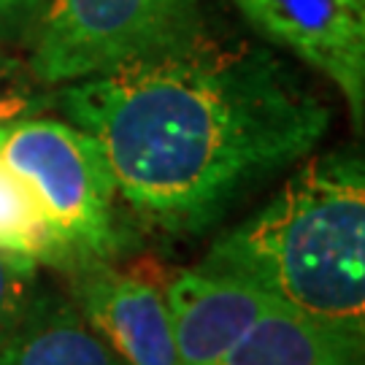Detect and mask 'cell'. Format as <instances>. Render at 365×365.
<instances>
[{"label":"cell","mask_w":365,"mask_h":365,"mask_svg":"<svg viewBox=\"0 0 365 365\" xmlns=\"http://www.w3.org/2000/svg\"><path fill=\"white\" fill-rule=\"evenodd\" d=\"M54 103L101 144L119 197L173 235L209 230L306 160L333 122V108L274 54L200 30L60 87Z\"/></svg>","instance_id":"cell-1"},{"label":"cell","mask_w":365,"mask_h":365,"mask_svg":"<svg viewBox=\"0 0 365 365\" xmlns=\"http://www.w3.org/2000/svg\"><path fill=\"white\" fill-rule=\"evenodd\" d=\"M200 271L365 336V163L357 146L303 163L211 244Z\"/></svg>","instance_id":"cell-2"},{"label":"cell","mask_w":365,"mask_h":365,"mask_svg":"<svg viewBox=\"0 0 365 365\" xmlns=\"http://www.w3.org/2000/svg\"><path fill=\"white\" fill-rule=\"evenodd\" d=\"M0 165L36 195L73 265L111 262L125 247L119 190L101 144L73 122L30 117L0 130Z\"/></svg>","instance_id":"cell-3"},{"label":"cell","mask_w":365,"mask_h":365,"mask_svg":"<svg viewBox=\"0 0 365 365\" xmlns=\"http://www.w3.org/2000/svg\"><path fill=\"white\" fill-rule=\"evenodd\" d=\"M203 0H49L30 71L46 87L101 76L200 30Z\"/></svg>","instance_id":"cell-4"},{"label":"cell","mask_w":365,"mask_h":365,"mask_svg":"<svg viewBox=\"0 0 365 365\" xmlns=\"http://www.w3.org/2000/svg\"><path fill=\"white\" fill-rule=\"evenodd\" d=\"M262 38L330 78L357 130L365 117V0H233Z\"/></svg>","instance_id":"cell-5"},{"label":"cell","mask_w":365,"mask_h":365,"mask_svg":"<svg viewBox=\"0 0 365 365\" xmlns=\"http://www.w3.org/2000/svg\"><path fill=\"white\" fill-rule=\"evenodd\" d=\"M71 300L125 365H182L163 292L144 279L81 262L71 271Z\"/></svg>","instance_id":"cell-6"},{"label":"cell","mask_w":365,"mask_h":365,"mask_svg":"<svg viewBox=\"0 0 365 365\" xmlns=\"http://www.w3.org/2000/svg\"><path fill=\"white\" fill-rule=\"evenodd\" d=\"M182 365H217L274 303L241 279L182 271L163 292Z\"/></svg>","instance_id":"cell-7"},{"label":"cell","mask_w":365,"mask_h":365,"mask_svg":"<svg viewBox=\"0 0 365 365\" xmlns=\"http://www.w3.org/2000/svg\"><path fill=\"white\" fill-rule=\"evenodd\" d=\"M217 365H365V336L274 303Z\"/></svg>","instance_id":"cell-8"},{"label":"cell","mask_w":365,"mask_h":365,"mask_svg":"<svg viewBox=\"0 0 365 365\" xmlns=\"http://www.w3.org/2000/svg\"><path fill=\"white\" fill-rule=\"evenodd\" d=\"M0 365H125L76 303L52 289H38L22 325L0 352Z\"/></svg>","instance_id":"cell-9"},{"label":"cell","mask_w":365,"mask_h":365,"mask_svg":"<svg viewBox=\"0 0 365 365\" xmlns=\"http://www.w3.org/2000/svg\"><path fill=\"white\" fill-rule=\"evenodd\" d=\"M0 252L22 255L38 265L73 268L71 252L43 217L36 195L6 165H0Z\"/></svg>","instance_id":"cell-10"},{"label":"cell","mask_w":365,"mask_h":365,"mask_svg":"<svg viewBox=\"0 0 365 365\" xmlns=\"http://www.w3.org/2000/svg\"><path fill=\"white\" fill-rule=\"evenodd\" d=\"M41 265L30 257L0 252V352L22 325L30 303L41 289Z\"/></svg>","instance_id":"cell-11"},{"label":"cell","mask_w":365,"mask_h":365,"mask_svg":"<svg viewBox=\"0 0 365 365\" xmlns=\"http://www.w3.org/2000/svg\"><path fill=\"white\" fill-rule=\"evenodd\" d=\"M54 103L52 87H46L30 66L0 57V130L22 119L41 117Z\"/></svg>","instance_id":"cell-12"},{"label":"cell","mask_w":365,"mask_h":365,"mask_svg":"<svg viewBox=\"0 0 365 365\" xmlns=\"http://www.w3.org/2000/svg\"><path fill=\"white\" fill-rule=\"evenodd\" d=\"M49 0H0V41L36 30Z\"/></svg>","instance_id":"cell-13"}]
</instances>
